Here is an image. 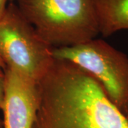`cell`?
I'll return each mask as SVG.
<instances>
[{
  "label": "cell",
  "instance_id": "cell-1",
  "mask_svg": "<svg viewBox=\"0 0 128 128\" xmlns=\"http://www.w3.org/2000/svg\"><path fill=\"white\" fill-rule=\"evenodd\" d=\"M32 128H128V118L96 78L73 62L54 59L38 81Z\"/></svg>",
  "mask_w": 128,
  "mask_h": 128
},
{
  "label": "cell",
  "instance_id": "cell-2",
  "mask_svg": "<svg viewBox=\"0 0 128 128\" xmlns=\"http://www.w3.org/2000/svg\"><path fill=\"white\" fill-rule=\"evenodd\" d=\"M24 16L53 48L70 47L99 34L92 0H16Z\"/></svg>",
  "mask_w": 128,
  "mask_h": 128
},
{
  "label": "cell",
  "instance_id": "cell-3",
  "mask_svg": "<svg viewBox=\"0 0 128 128\" xmlns=\"http://www.w3.org/2000/svg\"><path fill=\"white\" fill-rule=\"evenodd\" d=\"M53 47L38 34L15 2H9L0 17V57L6 67L38 81L50 68Z\"/></svg>",
  "mask_w": 128,
  "mask_h": 128
},
{
  "label": "cell",
  "instance_id": "cell-4",
  "mask_svg": "<svg viewBox=\"0 0 128 128\" xmlns=\"http://www.w3.org/2000/svg\"><path fill=\"white\" fill-rule=\"evenodd\" d=\"M54 58L70 60L100 82L111 102L128 118V57L104 40L54 48Z\"/></svg>",
  "mask_w": 128,
  "mask_h": 128
},
{
  "label": "cell",
  "instance_id": "cell-5",
  "mask_svg": "<svg viewBox=\"0 0 128 128\" xmlns=\"http://www.w3.org/2000/svg\"><path fill=\"white\" fill-rule=\"evenodd\" d=\"M4 128H32L38 107V82L16 69L4 70Z\"/></svg>",
  "mask_w": 128,
  "mask_h": 128
},
{
  "label": "cell",
  "instance_id": "cell-6",
  "mask_svg": "<svg viewBox=\"0 0 128 128\" xmlns=\"http://www.w3.org/2000/svg\"><path fill=\"white\" fill-rule=\"evenodd\" d=\"M99 32L104 37L128 30V0H92Z\"/></svg>",
  "mask_w": 128,
  "mask_h": 128
},
{
  "label": "cell",
  "instance_id": "cell-7",
  "mask_svg": "<svg viewBox=\"0 0 128 128\" xmlns=\"http://www.w3.org/2000/svg\"><path fill=\"white\" fill-rule=\"evenodd\" d=\"M5 87V76L4 70L0 69V110H2L4 105Z\"/></svg>",
  "mask_w": 128,
  "mask_h": 128
},
{
  "label": "cell",
  "instance_id": "cell-8",
  "mask_svg": "<svg viewBox=\"0 0 128 128\" xmlns=\"http://www.w3.org/2000/svg\"><path fill=\"white\" fill-rule=\"evenodd\" d=\"M8 4H9V0H0V17L4 13Z\"/></svg>",
  "mask_w": 128,
  "mask_h": 128
},
{
  "label": "cell",
  "instance_id": "cell-9",
  "mask_svg": "<svg viewBox=\"0 0 128 128\" xmlns=\"http://www.w3.org/2000/svg\"><path fill=\"white\" fill-rule=\"evenodd\" d=\"M5 68H6V66H5L4 63V61L2 60V59L0 57V69L4 70Z\"/></svg>",
  "mask_w": 128,
  "mask_h": 128
},
{
  "label": "cell",
  "instance_id": "cell-10",
  "mask_svg": "<svg viewBox=\"0 0 128 128\" xmlns=\"http://www.w3.org/2000/svg\"><path fill=\"white\" fill-rule=\"evenodd\" d=\"M0 128H4V125H3V120L0 119Z\"/></svg>",
  "mask_w": 128,
  "mask_h": 128
},
{
  "label": "cell",
  "instance_id": "cell-11",
  "mask_svg": "<svg viewBox=\"0 0 128 128\" xmlns=\"http://www.w3.org/2000/svg\"><path fill=\"white\" fill-rule=\"evenodd\" d=\"M16 0H9V2H14Z\"/></svg>",
  "mask_w": 128,
  "mask_h": 128
}]
</instances>
